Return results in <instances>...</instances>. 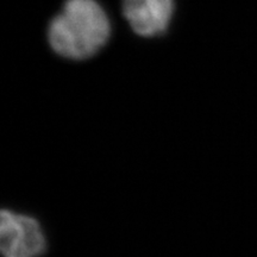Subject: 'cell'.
Wrapping results in <instances>:
<instances>
[{
	"instance_id": "1",
	"label": "cell",
	"mask_w": 257,
	"mask_h": 257,
	"mask_svg": "<svg viewBox=\"0 0 257 257\" xmlns=\"http://www.w3.org/2000/svg\"><path fill=\"white\" fill-rule=\"evenodd\" d=\"M110 35V19L96 0H66L48 29L51 49L75 61L94 56Z\"/></svg>"
},
{
	"instance_id": "2",
	"label": "cell",
	"mask_w": 257,
	"mask_h": 257,
	"mask_svg": "<svg viewBox=\"0 0 257 257\" xmlns=\"http://www.w3.org/2000/svg\"><path fill=\"white\" fill-rule=\"evenodd\" d=\"M44 231L36 218L3 210L0 249L3 257H41L47 251Z\"/></svg>"
},
{
	"instance_id": "3",
	"label": "cell",
	"mask_w": 257,
	"mask_h": 257,
	"mask_svg": "<svg viewBox=\"0 0 257 257\" xmlns=\"http://www.w3.org/2000/svg\"><path fill=\"white\" fill-rule=\"evenodd\" d=\"M174 0H123V15L135 34L155 37L169 27Z\"/></svg>"
}]
</instances>
